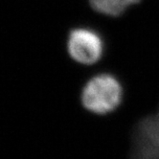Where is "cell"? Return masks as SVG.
<instances>
[{
    "label": "cell",
    "mask_w": 159,
    "mask_h": 159,
    "mask_svg": "<svg viewBox=\"0 0 159 159\" xmlns=\"http://www.w3.org/2000/svg\"><path fill=\"white\" fill-rule=\"evenodd\" d=\"M141 2V0H88L94 12L108 17H120L127 11Z\"/></svg>",
    "instance_id": "cell-4"
},
{
    "label": "cell",
    "mask_w": 159,
    "mask_h": 159,
    "mask_svg": "<svg viewBox=\"0 0 159 159\" xmlns=\"http://www.w3.org/2000/svg\"><path fill=\"white\" fill-rule=\"evenodd\" d=\"M124 96L125 88L121 80L114 73L102 71L84 83L81 91V104L92 114L105 116L119 108Z\"/></svg>",
    "instance_id": "cell-1"
},
{
    "label": "cell",
    "mask_w": 159,
    "mask_h": 159,
    "mask_svg": "<svg viewBox=\"0 0 159 159\" xmlns=\"http://www.w3.org/2000/svg\"><path fill=\"white\" fill-rule=\"evenodd\" d=\"M66 49L75 62L81 65H93L99 62L105 55L106 39L93 26L79 25L68 32Z\"/></svg>",
    "instance_id": "cell-2"
},
{
    "label": "cell",
    "mask_w": 159,
    "mask_h": 159,
    "mask_svg": "<svg viewBox=\"0 0 159 159\" xmlns=\"http://www.w3.org/2000/svg\"><path fill=\"white\" fill-rule=\"evenodd\" d=\"M129 159H159V106L133 125Z\"/></svg>",
    "instance_id": "cell-3"
}]
</instances>
